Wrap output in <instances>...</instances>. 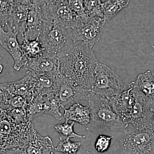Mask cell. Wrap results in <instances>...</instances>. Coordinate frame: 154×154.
Wrapping results in <instances>:
<instances>
[{
  "label": "cell",
  "instance_id": "cell-9",
  "mask_svg": "<svg viewBox=\"0 0 154 154\" xmlns=\"http://www.w3.org/2000/svg\"><path fill=\"white\" fill-rule=\"evenodd\" d=\"M53 92L63 108L66 105L85 100L89 91L74 86L59 72L55 78Z\"/></svg>",
  "mask_w": 154,
  "mask_h": 154
},
{
  "label": "cell",
  "instance_id": "cell-35",
  "mask_svg": "<svg viewBox=\"0 0 154 154\" xmlns=\"http://www.w3.org/2000/svg\"><path fill=\"white\" fill-rule=\"evenodd\" d=\"M1 59H2V58H1V57H0V60H1Z\"/></svg>",
  "mask_w": 154,
  "mask_h": 154
},
{
  "label": "cell",
  "instance_id": "cell-19",
  "mask_svg": "<svg viewBox=\"0 0 154 154\" xmlns=\"http://www.w3.org/2000/svg\"><path fill=\"white\" fill-rule=\"evenodd\" d=\"M129 88L137 89L149 99L154 100V78L150 71L139 75L136 80L130 84Z\"/></svg>",
  "mask_w": 154,
  "mask_h": 154
},
{
  "label": "cell",
  "instance_id": "cell-33",
  "mask_svg": "<svg viewBox=\"0 0 154 154\" xmlns=\"http://www.w3.org/2000/svg\"><path fill=\"white\" fill-rule=\"evenodd\" d=\"M3 99V94L2 91L0 90V110H1V106H2V101Z\"/></svg>",
  "mask_w": 154,
  "mask_h": 154
},
{
  "label": "cell",
  "instance_id": "cell-15",
  "mask_svg": "<svg viewBox=\"0 0 154 154\" xmlns=\"http://www.w3.org/2000/svg\"><path fill=\"white\" fill-rule=\"evenodd\" d=\"M24 67L29 71L55 77L59 73V64L57 55H44L28 59Z\"/></svg>",
  "mask_w": 154,
  "mask_h": 154
},
{
  "label": "cell",
  "instance_id": "cell-18",
  "mask_svg": "<svg viewBox=\"0 0 154 154\" xmlns=\"http://www.w3.org/2000/svg\"><path fill=\"white\" fill-rule=\"evenodd\" d=\"M64 110L63 116L66 120L76 122L82 125H86L91 122V113L88 106H83L76 102Z\"/></svg>",
  "mask_w": 154,
  "mask_h": 154
},
{
  "label": "cell",
  "instance_id": "cell-6",
  "mask_svg": "<svg viewBox=\"0 0 154 154\" xmlns=\"http://www.w3.org/2000/svg\"><path fill=\"white\" fill-rule=\"evenodd\" d=\"M134 103L128 125H132L136 130L150 129L153 128L154 100L149 99L137 89L132 88Z\"/></svg>",
  "mask_w": 154,
  "mask_h": 154
},
{
  "label": "cell",
  "instance_id": "cell-12",
  "mask_svg": "<svg viewBox=\"0 0 154 154\" xmlns=\"http://www.w3.org/2000/svg\"><path fill=\"white\" fill-rule=\"evenodd\" d=\"M7 31L0 25V45L9 52L14 59V69L19 71L24 67L28 59L22 51L21 45L17 39L18 33L14 32L8 26Z\"/></svg>",
  "mask_w": 154,
  "mask_h": 154
},
{
  "label": "cell",
  "instance_id": "cell-24",
  "mask_svg": "<svg viewBox=\"0 0 154 154\" xmlns=\"http://www.w3.org/2000/svg\"><path fill=\"white\" fill-rule=\"evenodd\" d=\"M86 14L88 17L104 19L103 3L101 0H84Z\"/></svg>",
  "mask_w": 154,
  "mask_h": 154
},
{
  "label": "cell",
  "instance_id": "cell-28",
  "mask_svg": "<svg viewBox=\"0 0 154 154\" xmlns=\"http://www.w3.org/2000/svg\"><path fill=\"white\" fill-rule=\"evenodd\" d=\"M113 137L104 134L99 135L96 139L95 147L98 152L104 153L107 151L110 147Z\"/></svg>",
  "mask_w": 154,
  "mask_h": 154
},
{
  "label": "cell",
  "instance_id": "cell-31",
  "mask_svg": "<svg viewBox=\"0 0 154 154\" xmlns=\"http://www.w3.org/2000/svg\"><path fill=\"white\" fill-rule=\"evenodd\" d=\"M14 2L19 5L31 6L33 5V0H13Z\"/></svg>",
  "mask_w": 154,
  "mask_h": 154
},
{
  "label": "cell",
  "instance_id": "cell-34",
  "mask_svg": "<svg viewBox=\"0 0 154 154\" xmlns=\"http://www.w3.org/2000/svg\"><path fill=\"white\" fill-rule=\"evenodd\" d=\"M3 69H4V67H3V66L2 65L0 64V74L2 72L3 70Z\"/></svg>",
  "mask_w": 154,
  "mask_h": 154
},
{
  "label": "cell",
  "instance_id": "cell-17",
  "mask_svg": "<svg viewBox=\"0 0 154 154\" xmlns=\"http://www.w3.org/2000/svg\"><path fill=\"white\" fill-rule=\"evenodd\" d=\"M32 6V5H31ZM31 6L19 5L14 2L8 23V26L14 32L20 33L22 36L25 32L28 12Z\"/></svg>",
  "mask_w": 154,
  "mask_h": 154
},
{
  "label": "cell",
  "instance_id": "cell-21",
  "mask_svg": "<svg viewBox=\"0 0 154 154\" xmlns=\"http://www.w3.org/2000/svg\"><path fill=\"white\" fill-rule=\"evenodd\" d=\"M22 51L28 59L34 58L44 55L45 49L39 38L29 40L23 38L21 45Z\"/></svg>",
  "mask_w": 154,
  "mask_h": 154
},
{
  "label": "cell",
  "instance_id": "cell-23",
  "mask_svg": "<svg viewBox=\"0 0 154 154\" xmlns=\"http://www.w3.org/2000/svg\"><path fill=\"white\" fill-rule=\"evenodd\" d=\"M75 122L69 123L68 120H66L63 123L57 124L54 126L55 130L59 134V139L60 141H63L72 138L83 139L85 137V136L77 134L74 130Z\"/></svg>",
  "mask_w": 154,
  "mask_h": 154
},
{
  "label": "cell",
  "instance_id": "cell-13",
  "mask_svg": "<svg viewBox=\"0 0 154 154\" xmlns=\"http://www.w3.org/2000/svg\"><path fill=\"white\" fill-rule=\"evenodd\" d=\"M51 21L38 6L33 4L28 12L26 27L22 38L29 40L39 38L46 26Z\"/></svg>",
  "mask_w": 154,
  "mask_h": 154
},
{
  "label": "cell",
  "instance_id": "cell-22",
  "mask_svg": "<svg viewBox=\"0 0 154 154\" xmlns=\"http://www.w3.org/2000/svg\"><path fill=\"white\" fill-rule=\"evenodd\" d=\"M130 0H107L103 3L105 22L112 19L122 9L126 8Z\"/></svg>",
  "mask_w": 154,
  "mask_h": 154
},
{
  "label": "cell",
  "instance_id": "cell-20",
  "mask_svg": "<svg viewBox=\"0 0 154 154\" xmlns=\"http://www.w3.org/2000/svg\"><path fill=\"white\" fill-rule=\"evenodd\" d=\"M42 99L44 113L52 116L57 120H60L63 118L60 111L61 107L54 93L53 92L43 95Z\"/></svg>",
  "mask_w": 154,
  "mask_h": 154
},
{
  "label": "cell",
  "instance_id": "cell-1",
  "mask_svg": "<svg viewBox=\"0 0 154 154\" xmlns=\"http://www.w3.org/2000/svg\"><path fill=\"white\" fill-rule=\"evenodd\" d=\"M59 72L77 88L91 91L94 72L99 63L89 45L74 42L68 49L57 55Z\"/></svg>",
  "mask_w": 154,
  "mask_h": 154
},
{
  "label": "cell",
  "instance_id": "cell-30",
  "mask_svg": "<svg viewBox=\"0 0 154 154\" xmlns=\"http://www.w3.org/2000/svg\"><path fill=\"white\" fill-rule=\"evenodd\" d=\"M2 154H27L24 147H14L8 149Z\"/></svg>",
  "mask_w": 154,
  "mask_h": 154
},
{
  "label": "cell",
  "instance_id": "cell-5",
  "mask_svg": "<svg viewBox=\"0 0 154 154\" xmlns=\"http://www.w3.org/2000/svg\"><path fill=\"white\" fill-rule=\"evenodd\" d=\"M36 4L48 19L66 29L79 28L88 17L83 18L78 16L70 8L67 0L54 3L39 0Z\"/></svg>",
  "mask_w": 154,
  "mask_h": 154
},
{
  "label": "cell",
  "instance_id": "cell-7",
  "mask_svg": "<svg viewBox=\"0 0 154 154\" xmlns=\"http://www.w3.org/2000/svg\"><path fill=\"white\" fill-rule=\"evenodd\" d=\"M120 143L125 154H154V128L127 131Z\"/></svg>",
  "mask_w": 154,
  "mask_h": 154
},
{
  "label": "cell",
  "instance_id": "cell-8",
  "mask_svg": "<svg viewBox=\"0 0 154 154\" xmlns=\"http://www.w3.org/2000/svg\"><path fill=\"white\" fill-rule=\"evenodd\" d=\"M38 38L45 49L44 55L56 56L61 52L70 38L66 29L52 21Z\"/></svg>",
  "mask_w": 154,
  "mask_h": 154
},
{
  "label": "cell",
  "instance_id": "cell-10",
  "mask_svg": "<svg viewBox=\"0 0 154 154\" xmlns=\"http://www.w3.org/2000/svg\"><path fill=\"white\" fill-rule=\"evenodd\" d=\"M105 22L103 19L88 17L80 27L73 29L69 33L70 38L73 43L83 41L93 48L101 38Z\"/></svg>",
  "mask_w": 154,
  "mask_h": 154
},
{
  "label": "cell",
  "instance_id": "cell-4",
  "mask_svg": "<svg viewBox=\"0 0 154 154\" xmlns=\"http://www.w3.org/2000/svg\"><path fill=\"white\" fill-rule=\"evenodd\" d=\"M126 89L125 84L111 69L103 64H98L94 72L91 92L109 98Z\"/></svg>",
  "mask_w": 154,
  "mask_h": 154
},
{
  "label": "cell",
  "instance_id": "cell-37",
  "mask_svg": "<svg viewBox=\"0 0 154 154\" xmlns=\"http://www.w3.org/2000/svg\"><path fill=\"white\" fill-rule=\"evenodd\" d=\"M52 154H54V153L53 152V153H52Z\"/></svg>",
  "mask_w": 154,
  "mask_h": 154
},
{
  "label": "cell",
  "instance_id": "cell-27",
  "mask_svg": "<svg viewBox=\"0 0 154 154\" xmlns=\"http://www.w3.org/2000/svg\"><path fill=\"white\" fill-rule=\"evenodd\" d=\"M13 4V0H0V25L3 28L8 25Z\"/></svg>",
  "mask_w": 154,
  "mask_h": 154
},
{
  "label": "cell",
  "instance_id": "cell-3",
  "mask_svg": "<svg viewBox=\"0 0 154 154\" xmlns=\"http://www.w3.org/2000/svg\"><path fill=\"white\" fill-rule=\"evenodd\" d=\"M31 121L24 123L15 122L6 108L0 110V153L14 147H24L30 136Z\"/></svg>",
  "mask_w": 154,
  "mask_h": 154
},
{
  "label": "cell",
  "instance_id": "cell-29",
  "mask_svg": "<svg viewBox=\"0 0 154 154\" xmlns=\"http://www.w3.org/2000/svg\"><path fill=\"white\" fill-rule=\"evenodd\" d=\"M69 6L78 16L83 18L88 17L84 7V0H67Z\"/></svg>",
  "mask_w": 154,
  "mask_h": 154
},
{
  "label": "cell",
  "instance_id": "cell-16",
  "mask_svg": "<svg viewBox=\"0 0 154 154\" xmlns=\"http://www.w3.org/2000/svg\"><path fill=\"white\" fill-rule=\"evenodd\" d=\"M24 148L27 154H52L54 149L51 138L39 134L33 124L31 127L29 140Z\"/></svg>",
  "mask_w": 154,
  "mask_h": 154
},
{
  "label": "cell",
  "instance_id": "cell-2",
  "mask_svg": "<svg viewBox=\"0 0 154 154\" xmlns=\"http://www.w3.org/2000/svg\"><path fill=\"white\" fill-rule=\"evenodd\" d=\"M85 100L91 111L92 124L107 127L114 131L127 132L128 125L116 112L108 98L89 91Z\"/></svg>",
  "mask_w": 154,
  "mask_h": 154
},
{
  "label": "cell",
  "instance_id": "cell-26",
  "mask_svg": "<svg viewBox=\"0 0 154 154\" xmlns=\"http://www.w3.org/2000/svg\"><path fill=\"white\" fill-rule=\"evenodd\" d=\"M82 144L80 142L72 141L69 139L60 141L54 149L64 154H77Z\"/></svg>",
  "mask_w": 154,
  "mask_h": 154
},
{
  "label": "cell",
  "instance_id": "cell-25",
  "mask_svg": "<svg viewBox=\"0 0 154 154\" xmlns=\"http://www.w3.org/2000/svg\"><path fill=\"white\" fill-rule=\"evenodd\" d=\"M26 111L27 118L30 121L44 113L42 96H37L29 102L27 105Z\"/></svg>",
  "mask_w": 154,
  "mask_h": 154
},
{
  "label": "cell",
  "instance_id": "cell-36",
  "mask_svg": "<svg viewBox=\"0 0 154 154\" xmlns=\"http://www.w3.org/2000/svg\"><path fill=\"white\" fill-rule=\"evenodd\" d=\"M153 111H154V108Z\"/></svg>",
  "mask_w": 154,
  "mask_h": 154
},
{
  "label": "cell",
  "instance_id": "cell-11",
  "mask_svg": "<svg viewBox=\"0 0 154 154\" xmlns=\"http://www.w3.org/2000/svg\"><path fill=\"white\" fill-rule=\"evenodd\" d=\"M35 80L29 71L21 79L13 82L0 83V90L5 97L19 96L26 99L27 103L36 97L34 93Z\"/></svg>",
  "mask_w": 154,
  "mask_h": 154
},
{
  "label": "cell",
  "instance_id": "cell-32",
  "mask_svg": "<svg viewBox=\"0 0 154 154\" xmlns=\"http://www.w3.org/2000/svg\"><path fill=\"white\" fill-rule=\"evenodd\" d=\"M44 1L47 3H54L60 2V1H65V0H44Z\"/></svg>",
  "mask_w": 154,
  "mask_h": 154
},
{
  "label": "cell",
  "instance_id": "cell-14",
  "mask_svg": "<svg viewBox=\"0 0 154 154\" xmlns=\"http://www.w3.org/2000/svg\"><path fill=\"white\" fill-rule=\"evenodd\" d=\"M114 110L122 120L128 125L131 111L134 103L132 88H129L120 94L108 98Z\"/></svg>",
  "mask_w": 154,
  "mask_h": 154
}]
</instances>
